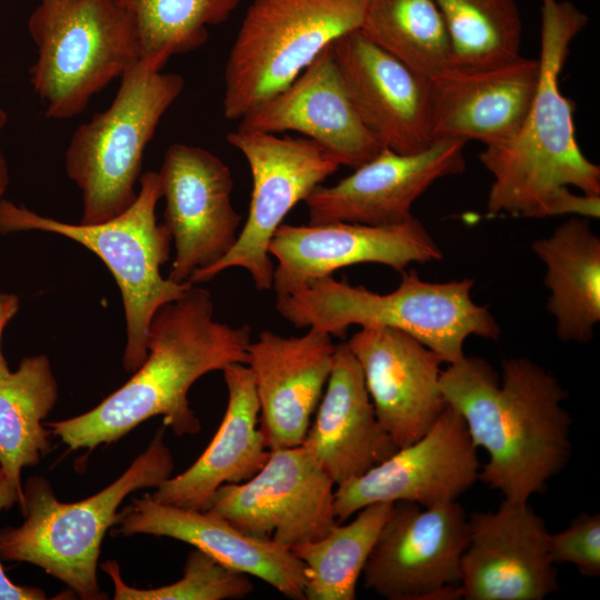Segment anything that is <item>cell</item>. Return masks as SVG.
Listing matches in <instances>:
<instances>
[{
	"instance_id": "6da1fadb",
	"label": "cell",
	"mask_w": 600,
	"mask_h": 600,
	"mask_svg": "<svg viewBox=\"0 0 600 600\" xmlns=\"http://www.w3.org/2000/svg\"><path fill=\"white\" fill-rule=\"evenodd\" d=\"M588 17L570 1L542 0L540 73L528 114L509 140L486 146L488 216H600V168L581 151L573 107L559 84L570 44Z\"/></svg>"
},
{
	"instance_id": "7a4b0ae2",
	"label": "cell",
	"mask_w": 600,
	"mask_h": 600,
	"mask_svg": "<svg viewBox=\"0 0 600 600\" xmlns=\"http://www.w3.org/2000/svg\"><path fill=\"white\" fill-rule=\"evenodd\" d=\"M251 328L214 319L211 292L191 284L154 313L148 354L132 377L89 411L44 422L72 450L112 443L143 421L161 416L178 437L196 434L201 423L188 392L202 376L246 363Z\"/></svg>"
},
{
	"instance_id": "3957f363",
	"label": "cell",
	"mask_w": 600,
	"mask_h": 600,
	"mask_svg": "<svg viewBox=\"0 0 600 600\" xmlns=\"http://www.w3.org/2000/svg\"><path fill=\"white\" fill-rule=\"evenodd\" d=\"M448 406L464 420L488 461L479 479L506 499L528 501L567 464L571 418L557 378L527 358L502 362V380L482 358L463 356L441 371Z\"/></svg>"
},
{
	"instance_id": "277c9868",
	"label": "cell",
	"mask_w": 600,
	"mask_h": 600,
	"mask_svg": "<svg viewBox=\"0 0 600 600\" xmlns=\"http://www.w3.org/2000/svg\"><path fill=\"white\" fill-rule=\"evenodd\" d=\"M399 286L377 293L332 276L312 280L276 297L279 314L296 328H313L344 338L351 326L387 327L419 340L446 363L460 360L470 336L496 340L500 327L487 307L471 297V279L422 280L403 270Z\"/></svg>"
},
{
	"instance_id": "5b68a950",
	"label": "cell",
	"mask_w": 600,
	"mask_h": 600,
	"mask_svg": "<svg viewBox=\"0 0 600 600\" xmlns=\"http://www.w3.org/2000/svg\"><path fill=\"white\" fill-rule=\"evenodd\" d=\"M173 469L160 429L119 478L80 501L61 502L49 480L29 478L20 501L22 523L0 530V559L39 567L80 599H106L97 578L106 532L116 524L118 509L130 493L160 487Z\"/></svg>"
},
{
	"instance_id": "8992f818",
	"label": "cell",
	"mask_w": 600,
	"mask_h": 600,
	"mask_svg": "<svg viewBox=\"0 0 600 600\" xmlns=\"http://www.w3.org/2000/svg\"><path fill=\"white\" fill-rule=\"evenodd\" d=\"M134 202L117 217L92 224L68 223L40 216L23 206L2 200L0 233L43 231L71 239L97 254L112 273L124 308L127 342L122 363L133 373L148 354L150 322L159 308L180 298L192 283L164 278L171 234L158 223L161 199L158 172L142 173Z\"/></svg>"
},
{
	"instance_id": "52a82bcc",
	"label": "cell",
	"mask_w": 600,
	"mask_h": 600,
	"mask_svg": "<svg viewBox=\"0 0 600 600\" xmlns=\"http://www.w3.org/2000/svg\"><path fill=\"white\" fill-rule=\"evenodd\" d=\"M120 79L111 104L74 130L64 154L67 176L82 196L80 223L110 220L134 202L144 150L184 88L182 76L141 60Z\"/></svg>"
},
{
	"instance_id": "ba28073f",
	"label": "cell",
	"mask_w": 600,
	"mask_h": 600,
	"mask_svg": "<svg viewBox=\"0 0 600 600\" xmlns=\"http://www.w3.org/2000/svg\"><path fill=\"white\" fill-rule=\"evenodd\" d=\"M28 30L37 47L30 80L50 119L78 116L140 60L134 23L116 0H40Z\"/></svg>"
},
{
	"instance_id": "9c48e42d",
	"label": "cell",
	"mask_w": 600,
	"mask_h": 600,
	"mask_svg": "<svg viewBox=\"0 0 600 600\" xmlns=\"http://www.w3.org/2000/svg\"><path fill=\"white\" fill-rule=\"evenodd\" d=\"M366 1L252 0L224 67V117L240 120L359 29Z\"/></svg>"
},
{
	"instance_id": "30bf717a",
	"label": "cell",
	"mask_w": 600,
	"mask_h": 600,
	"mask_svg": "<svg viewBox=\"0 0 600 600\" xmlns=\"http://www.w3.org/2000/svg\"><path fill=\"white\" fill-rule=\"evenodd\" d=\"M227 141L244 157L252 178L249 212L231 250L213 266L196 271L192 284L241 268L258 291L272 287L270 241L292 208L333 174L340 164L314 141L301 137L237 129Z\"/></svg>"
},
{
	"instance_id": "8fae6325",
	"label": "cell",
	"mask_w": 600,
	"mask_h": 600,
	"mask_svg": "<svg viewBox=\"0 0 600 600\" xmlns=\"http://www.w3.org/2000/svg\"><path fill=\"white\" fill-rule=\"evenodd\" d=\"M468 517L457 502L422 509L396 502L362 571L364 588L388 600H456Z\"/></svg>"
},
{
	"instance_id": "7c38bea8",
	"label": "cell",
	"mask_w": 600,
	"mask_h": 600,
	"mask_svg": "<svg viewBox=\"0 0 600 600\" xmlns=\"http://www.w3.org/2000/svg\"><path fill=\"white\" fill-rule=\"evenodd\" d=\"M336 484L303 446L270 450L249 480L221 486L210 510L242 532L292 547L317 540L337 523Z\"/></svg>"
},
{
	"instance_id": "4fadbf2b",
	"label": "cell",
	"mask_w": 600,
	"mask_h": 600,
	"mask_svg": "<svg viewBox=\"0 0 600 600\" xmlns=\"http://www.w3.org/2000/svg\"><path fill=\"white\" fill-rule=\"evenodd\" d=\"M479 473L477 447L464 420L447 404L417 441L398 448L362 476L336 486V520L342 523L378 502L404 501L429 508L457 501Z\"/></svg>"
},
{
	"instance_id": "5bb4252c",
	"label": "cell",
	"mask_w": 600,
	"mask_h": 600,
	"mask_svg": "<svg viewBox=\"0 0 600 600\" xmlns=\"http://www.w3.org/2000/svg\"><path fill=\"white\" fill-rule=\"evenodd\" d=\"M158 176L162 223L174 246L168 278L189 282L192 273L222 259L238 239L242 217L231 200L232 173L207 149L177 142L167 149Z\"/></svg>"
},
{
	"instance_id": "9a60e30c",
	"label": "cell",
	"mask_w": 600,
	"mask_h": 600,
	"mask_svg": "<svg viewBox=\"0 0 600 600\" xmlns=\"http://www.w3.org/2000/svg\"><path fill=\"white\" fill-rule=\"evenodd\" d=\"M269 253L277 260L271 287L276 297L349 266L379 263L402 272L412 262L442 258L439 246L416 217L390 226L282 223L270 241Z\"/></svg>"
},
{
	"instance_id": "2e32d148",
	"label": "cell",
	"mask_w": 600,
	"mask_h": 600,
	"mask_svg": "<svg viewBox=\"0 0 600 600\" xmlns=\"http://www.w3.org/2000/svg\"><path fill=\"white\" fill-rule=\"evenodd\" d=\"M469 542L460 560L466 600H542L558 588L543 519L528 501L506 499L496 511L468 517Z\"/></svg>"
},
{
	"instance_id": "e0dca14e",
	"label": "cell",
	"mask_w": 600,
	"mask_h": 600,
	"mask_svg": "<svg viewBox=\"0 0 600 600\" xmlns=\"http://www.w3.org/2000/svg\"><path fill=\"white\" fill-rule=\"evenodd\" d=\"M462 139H437L429 148L402 154L383 148L332 186H318L303 201L310 224L334 221L390 226L412 216L414 201L437 180L466 168Z\"/></svg>"
},
{
	"instance_id": "ac0fdd59",
	"label": "cell",
	"mask_w": 600,
	"mask_h": 600,
	"mask_svg": "<svg viewBox=\"0 0 600 600\" xmlns=\"http://www.w3.org/2000/svg\"><path fill=\"white\" fill-rule=\"evenodd\" d=\"M331 48L357 113L382 148L411 154L436 141L429 79L376 46L359 29L338 38Z\"/></svg>"
},
{
	"instance_id": "d6986e66",
	"label": "cell",
	"mask_w": 600,
	"mask_h": 600,
	"mask_svg": "<svg viewBox=\"0 0 600 600\" xmlns=\"http://www.w3.org/2000/svg\"><path fill=\"white\" fill-rule=\"evenodd\" d=\"M347 344L394 444L401 448L421 438L447 406L440 389L441 358L410 334L387 327H362Z\"/></svg>"
},
{
	"instance_id": "ffe728a7",
	"label": "cell",
	"mask_w": 600,
	"mask_h": 600,
	"mask_svg": "<svg viewBox=\"0 0 600 600\" xmlns=\"http://www.w3.org/2000/svg\"><path fill=\"white\" fill-rule=\"evenodd\" d=\"M331 44L287 87L243 116L237 129L301 133L340 166L353 169L376 157L383 148L357 113Z\"/></svg>"
},
{
	"instance_id": "44dd1931",
	"label": "cell",
	"mask_w": 600,
	"mask_h": 600,
	"mask_svg": "<svg viewBox=\"0 0 600 600\" xmlns=\"http://www.w3.org/2000/svg\"><path fill=\"white\" fill-rule=\"evenodd\" d=\"M336 344L309 328L299 337L263 330L246 364L259 401V427L269 450L302 444L329 379Z\"/></svg>"
},
{
	"instance_id": "7402d4cb",
	"label": "cell",
	"mask_w": 600,
	"mask_h": 600,
	"mask_svg": "<svg viewBox=\"0 0 600 600\" xmlns=\"http://www.w3.org/2000/svg\"><path fill=\"white\" fill-rule=\"evenodd\" d=\"M116 533L172 538L193 546L223 566L256 577L282 596L306 600L304 563L291 549L249 536L210 510L166 504L150 493L132 499L118 513Z\"/></svg>"
},
{
	"instance_id": "603a6c76",
	"label": "cell",
	"mask_w": 600,
	"mask_h": 600,
	"mask_svg": "<svg viewBox=\"0 0 600 600\" xmlns=\"http://www.w3.org/2000/svg\"><path fill=\"white\" fill-rule=\"evenodd\" d=\"M539 59L522 57L469 68L454 64L429 79L433 139L477 140L498 144L513 137L531 107Z\"/></svg>"
},
{
	"instance_id": "cb8c5ba5",
	"label": "cell",
	"mask_w": 600,
	"mask_h": 600,
	"mask_svg": "<svg viewBox=\"0 0 600 600\" xmlns=\"http://www.w3.org/2000/svg\"><path fill=\"white\" fill-rule=\"evenodd\" d=\"M302 444L336 486L362 476L398 450L377 418L347 342L336 344L326 392Z\"/></svg>"
},
{
	"instance_id": "d4e9b609",
	"label": "cell",
	"mask_w": 600,
	"mask_h": 600,
	"mask_svg": "<svg viewBox=\"0 0 600 600\" xmlns=\"http://www.w3.org/2000/svg\"><path fill=\"white\" fill-rule=\"evenodd\" d=\"M222 373L228 402L217 432L189 468L150 493L154 500L207 510L221 486L249 480L267 462L270 450L259 427L260 407L251 371L246 363H231Z\"/></svg>"
},
{
	"instance_id": "484cf974",
	"label": "cell",
	"mask_w": 600,
	"mask_h": 600,
	"mask_svg": "<svg viewBox=\"0 0 600 600\" xmlns=\"http://www.w3.org/2000/svg\"><path fill=\"white\" fill-rule=\"evenodd\" d=\"M531 248L547 267V309L558 338L587 343L600 321V239L589 219L572 216Z\"/></svg>"
},
{
	"instance_id": "4316f807",
	"label": "cell",
	"mask_w": 600,
	"mask_h": 600,
	"mask_svg": "<svg viewBox=\"0 0 600 600\" xmlns=\"http://www.w3.org/2000/svg\"><path fill=\"white\" fill-rule=\"evenodd\" d=\"M58 396L46 354L24 357L16 371L0 378V468L20 501L22 469L38 464L51 450L52 432L43 421Z\"/></svg>"
},
{
	"instance_id": "83f0119b",
	"label": "cell",
	"mask_w": 600,
	"mask_h": 600,
	"mask_svg": "<svg viewBox=\"0 0 600 600\" xmlns=\"http://www.w3.org/2000/svg\"><path fill=\"white\" fill-rule=\"evenodd\" d=\"M359 31L426 79L456 64L434 0H367Z\"/></svg>"
},
{
	"instance_id": "f1b7e54d",
	"label": "cell",
	"mask_w": 600,
	"mask_h": 600,
	"mask_svg": "<svg viewBox=\"0 0 600 600\" xmlns=\"http://www.w3.org/2000/svg\"><path fill=\"white\" fill-rule=\"evenodd\" d=\"M393 503L378 502L291 551L304 563L307 600H354L357 583Z\"/></svg>"
},
{
	"instance_id": "f546056e",
	"label": "cell",
	"mask_w": 600,
	"mask_h": 600,
	"mask_svg": "<svg viewBox=\"0 0 600 600\" xmlns=\"http://www.w3.org/2000/svg\"><path fill=\"white\" fill-rule=\"evenodd\" d=\"M131 17L140 60L161 71L176 54L206 43L208 28L226 21L240 0H116Z\"/></svg>"
},
{
	"instance_id": "4dcf8cb0",
	"label": "cell",
	"mask_w": 600,
	"mask_h": 600,
	"mask_svg": "<svg viewBox=\"0 0 600 600\" xmlns=\"http://www.w3.org/2000/svg\"><path fill=\"white\" fill-rule=\"evenodd\" d=\"M457 66L490 67L520 56L522 20L514 0H434Z\"/></svg>"
},
{
	"instance_id": "1f68e13d",
	"label": "cell",
	"mask_w": 600,
	"mask_h": 600,
	"mask_svg": "<svg viewBox=\"0 0 600 600\" xmlns=\"http://www.w3.org/2000/svg\"><path fill=\"white\" fill-rule=\"evenodd\" d=\"M114 587V600H226L242 599L253 591L249 576L232 570L194 548L189 552L182 577L167 586L139 589L128 586L116 560L101 564Z\"/></svg>"
},
{
	"instance_id": "d6a6232c",
	"label": "cell",
	"mask_w": 600,
	"mask_h": 600,
	"mask_svg": "<svg viewBox=\"0 0 600 600\" xmlns=\"http://www.w3.org/2000/svg\"><path fill=\"white\" fill-rule=\"evenodd\" d=\"M552 562L569 563L583 576H600V514L581 513L570 524L549 534Z\"/></svg>"
},
{
	"instance_id": "836d02e7",
	"label": "cell",
	"mask_w": 600,
	"mask_h": 600,
	"mask_svg": "<svg viewBox=\"0 0 600 600\" xmlns=\"http://www.w3.org/2000/svg\"><path fill=\"white\" fill-rule=\"evenodd\" d=\"M20 502V496L11 488L4 478L0 479V512L11 508ZM1 560V559H0ZM47 599L46 593L30 586H19L13 583L4 573L0 562V600H43Z\"/></svg>"
},
{
	"instance_id": "e575fe53",
	"label": "cell",
	"mask_w": 600,
	"mask_h": 600,
	"mask_svg": "<svg viewBox=\"0 0 600 600\" xmlns=\"http://www.w3.org/2000/svg\"><path fill=\"white\" fill-rule=\"evenodd\" d=\"M20 307V300L14 293L0 291V378L10 372L7 360L1 351V337L6 326L17 314Z\"/></svg>"
},
{
	"instance_id": "d590c367",
	"label": "cell",
	"mask_w": 600,
	"mask_h": 600,
	"mask_svg": "<svg viewBox=\"0 0 600 600\" xmlns=\"http://www.w3.org/2000/svg\"><path fill=\"white\" fill-rule=\"evenodd\" d=\"M8 121V117L4 110L0 109V132ZM9 183V173L4 157L0 150V203L2 202L3 193Z\"/></svg>"
},
{
	"instance_id": "8d00e7d4",
	"label": "cell",
	"mask_w": 600,
	"mask_h": 600,
	"mask_svg": "<svg viewBox=\"0 0 600 600\" xmlns=\"http://www.w3.org/2000/svg\"><path fill=\"white\" fill-rule=\"evenodd\" d=\"M3 478V473L1 471V468H0V479Z\"/></svg>"
}]
</instances>
